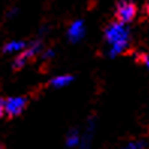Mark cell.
<instances>
[{"mask_svg":"<svg viewBox=\"0 0 149 149\" xmlns=\"http://www.w3.org/2000/svg\"><path fill=\"white\" fill-rule=\"evenodd\" d=\"M41 48H42V44H41L39 41L32 42L29 47H26V48L21 51V53L17 56V59L14 60V68H15V69H21L33 56H36V54L39 53Z\"/></svg>","mask_w":149,"mask_h":149,"instance_id":"3957f363","label":"cell"},{"mask_svg":"<svg viewBox=\"0 0 149 149\" xmlns=\"http://www.w3.org/2000/svg\"><path fill=\"white\" fill-rule=\"evenodd\" d=\"M27 47V44L24 41H11L3 47L5 53H21V51Z\"/></svg>","mask_w":149,"mask_h":149,"instance_id":"8992f818","label":"cell"},{"mask_svg":"<svg viewBox=\"0 0 149 149\" xmlns=\"http://www.w3.org/2000/svg\"><path fill=\"white\" fill-rule=\"evenodd\" d=\"M71 81H72V75L65 74V75H57V77H54L53 80L50 81V84L53 86V87H63V86L69 84Z\"/></svg>","mask_w":149,"mask_h":149,"instance_id":"52a82bcc","label":"cell"},{"mask_svg":"<svg viewBox=\"0 0 149 149\" xmlns=\"http://www.w3.org/2000/svg\"><path fill=\"white\" fill-rule=\"evenodd\" d=\"M145 62H146V66L149 68V54H148V56L145 57Z\"/></svg>","mask_w":149,"mask_h":149,"instance_id":"7c38bea8","label":"cell"},{"mask_svg":"<svg viewBox=\"0 0 149 149\" xmlns=\"http://www.w3.org/2000/svg\"><path fill=\"white\" fill-rule=\"evenodd\" d=\"M106 39L111 45V56H118L128 48L130 44V30L122 23H111L106 29Z\"/></svg>","mask_w":149,"mask_h":149,"instance_id":"6da1fadb","label":"cell"},{"mask_svg":"<svg viewBox=\"0 0 149 149\" xmlns=\"http://www.w3.org/2000/svg\"><path fill=\"white\" fill-rule=\"evenodd\" d=\"M83 36H84V24H83L81 20H77V21H74L71 26H69L68 38L71 39L72 42H77V41H80Z\"/></svg>","mask_w":149,"mask_h":149,"instance_id":"5b68a950","label":"cell"},{"mask_svg":"<svg viewBox=\"0 0 149 149\" xmlns=\"http://www.w3.org/2000/svg\"><path fill=\"white\" fill-rule=\"evenodd\" d=\"M53 54H54V51H53V50H50V51H47V53L44 54V57H51Z\"/></svg>","mask_w":149,"mask_h":149,"instance_id":"8fae6325","label":"cell"},{"mask_svg":"<svg viewBox=\"0 0 149 149\" xmlns=\"http://www.w3.org/2000/svg\"><path fill=\"white\" fill-rule=\"evenodd\" d=\"M3 113H5V110H3V101L0 100V118L3 116Z\"/></svg>","mask_w":149,"mask_h":149,"instance_id":"30bf717a","label":"cell"},{"mask_svg":"<svg viewBox=\"0 0 149 149\" xmlns=\"http://www.w3.org/2000/svg\"><path fill=\"white\" fill-rule=\"evenodd\" d=\"M143 148H145V142L140 140V142H130L124 149H143Z\"/></svg>","mask_w":149,"mask_h":149,"instance_id":"9c48e42d","label":"cell"},{"mask_svg":"<svg viewBox=\"0 0 149 149\" xmlns=\"http://www.w3.org/2000/svg\"><path fill=\"white\" fill-rule=\"evenodd\" d=\"M136 14H137V8L131 0H120L116 6V18L122 24L133 21Z\"/></svg>","mask_w":149,"mask_h":149,"instance_id":"7a4b0ae2","label":"cell"},{"mask_svg":"<svg viewBox=\"0 0 149 149\" xmlns=\"http://www.w3.org/2000/svg\"><path fill=\"white\" fill-rule=\"evenodd\" d=\"M0 149H3V146H2V145H0Z\"/></svg>","mask_w":149,"mask_h":149,"instance_id":"4fadbf2b","label":"cell"},{"mask_svg":"<svg viewBox=\"0 0 149 149\" xmlns=\"http://www.w3.org/2000/svg\"><path fill=\"white\" fill-rule=\"evenodd\" d=\"M26 106H27V98H24V96H12V98L3 101V110L11 118L21 115Z\"/></svg>","mask_w":149,"mask_h":149,"instance_id":"277c9868","label":"cell"},{"mask_svg":"<svg viewBox=\"0 0 149 149\" xmlns=\"http://www.w3.org/2000/svg\"><path fill=\"white\" fill-rule=\"evenodd\" d=\"M66 145H68L69 148H74V146H77V145H80V136H78L77 131H71V133L68 134V137H66Z\"/></svg>","mask_w":149,"mask_h":149,"instance_id":"ba28073f","label":"cell"}]
</instances>
